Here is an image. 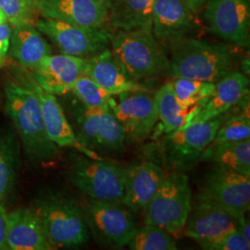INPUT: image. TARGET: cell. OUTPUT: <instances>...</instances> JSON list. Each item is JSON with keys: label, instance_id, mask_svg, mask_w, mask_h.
I'll return each mask as SVG.
<instances>
[{"label": "cell", "instance_id": "obj_1", "mask_svg": "<svg viewBox=\"0 0 250 250\" xmlns=\"http://www.w3.org/2000/svg\"><path fill=\"white\" fill-rule=\"evenodd\" d=\"M5 83L6 112L14 125L24 153L36 166L45 167L59 159V146L46 133L39 99L22 72Z\"/></svg>", "mask_w": 250, "mask_h": 250}, {"label": "cell", "instance_id": "obj_2", "mask_svg": "<svg viewBox=\"0 0 250 250\" xmlns=\"http://www.w3.org/2000/svg\"><path fill=\"white\" fill-rule=\"evenodd\" d=\"M171 78L216 83L233 70L237 54L231 45L185 38L170 45Z\"/></svg>", "mask_w": 250, "mask_h": 250}, {"label": "cell", "instance_id": "obj_3", "mask_svg": "<svg viewBox=\"0 0 250 250\" xmlns=\"http://www.w3.org/2000/svg\"><path fill=\"white\" fill-rule=\"evenodd\" d=\"M32 208L53 250L79 247L88 240L82 206L72 196L45 191L34 200Z\"/></svg>", "mask_w": 250, "mask_h": 250}, {"label": "cell", "instance_id": "obj_4", "mask_svg": "<svg viewBox=\"0 0 250 250\" xmlns=\"http://www.w3.org/2000/svg\"><path fill=\"white\" fill-rule=\"evenodd\" d=\"M109 44L126 73L135 82L170 72V61L151 32L118 30L109 34Z\"/></svg>", "mask_w": 250, "mask_h": 250}, {"label": "cell", "instance_id": "obj_5", "mask_svg": "<svg viewBox=\"0 0 250 250\" xmlns=\"http://www.w3.org/2000/svg\"><path fill=\"white\" fill-rule=\"evenodd\" d=\"M125 168L126 165L116 161L71 153L65 175L72 186L86 197L123 204Z\"/></svg>", "mask_w": 250, "mask_h": 250}, {"label": "cell", "instance_id": "obj_6", "mask_svg": "<svg viewBox=\"0 0 250 250\" xmlns=\"http://www.w3.org/2000/svg\"><path fill=\"white\" fill-rule=\"evenodd\" d=\"M223 122V115L206 121L193 119L188 125L165 134L157 144L163 167L171 171H181L193 166L206 147L213 141Z\"/></svg>", "mask_w": 250, "mask_h": 250}, {"label": "cell", "instance_id": "obj_7", "mask_svg": "<svg viewBox=\"0 0 250 250\" xmlns=\"http://www.w3.org/2000/svg\"><path fill=\"white\" fill-rule=\"evenodd\" d=\"M191 206L192 191L188 176L181 171L166 173L144 212L145 224L180 235L184 232Z\"/></svg>", "mask_w": 250, "mask_h": 250}, {"label": "cell", "instance_id": "obj_8", "mask_svg": "<svg viewBox=\"0 0 250 250\" xmlns=\"http://www.w3.org/2000/svg\"><path fill=\"white\" fill-rule=\"evenodd\" d=\"M71 106L72 129L81 145L97 154H113L125 149V131L112 111L87 107L79 100Z\"/></svg>", "mask_w": 250, "mask_h": 250}, {"label": "cell", "instance_id": "obj_9", "mask_svg": "<svg viewBox=\"0 0 250 250\" xmlns=\"http://www.w3.org/2000/svg\"><path fill=\"white\" fill-rule=\"evenodd\" d=\"M81 206L87 229L99 245L114 250L128 246L136 227L124 204L86 197Z\"/></svg>", "mask_w": 250, "mask_h": 250}, {"label": "cell", "instance_id": "obj_10", "mask_svg": "<svg viewBox=\"0 0 250 250\" xmlns=\"http://www.w3.org/2000/svg\"><path fill=\"white\" fill-rule=\"evenodd\" d=\"M118 96V101L112 99L110 108L125 131L126 144L143 142L159 119L155 96L147 90L125 92Z\"/></svg>", "mask_w": 250, "mask_h": 250}, {"label": "cell", "instance_id": "obj_11", "mask_svg": "<svg viewBox=\"0 0 250 250\" xmlns=\"http://www.w3.org/2000/svg\"><path fill=\"white\" fill-rule=\"evenodd\" d=\"M36 27L62 53L83 59L101 52L109 44L107 30H91L50 18L38 20Z\"/></svg>", "mask_w": 250, "mask_h": 250}, {"label": "cell", "instance_id": "obj_12", "mask_svg": "<svg viewBox=\"0 0 250 250\" xmlns=\"http://www.w3.org/2000/svg\"><path fill=\"white\" fill-rule=\"evenodd\" d=\"M203 8L213 35L237 46H250V0H206Z\"/></svg>", "mask_w": 250, "mask_h": 250}, {"label": "cell", "instance_id": "obj_13", "mask_svg": "<svg viewBox=\"0 0 250 250\" xmlns=\"http://www.w3.org/2000/svg\"><path fill=\"white\" fill-rule=\"evenodd\" d=\"M199 195L236 219L250 210V175L214 167L206 175Z\"/></svg>", "mask_w": 250, "mask_h": 250}, {"label": "cell", "instance_id": "obj_14", "mask_svg": "<svg viewBox=\"0 0 250 250\" xmlns=\"http://www.w3.org/2000/svg\"><path fill=\"white\" fill-rule=\"evenodd\" d=\"M236 229V219L211 200L197 195L184 232L205 250L209 244Z\"/></svg>", "mask_w": 250, "mask_h": 250}, {"label": "cell", "instance_id": "obj_15", "mask_svg": "<svg viewBox=\"0 0 250 250\" xmlns=\"http://www.w3.org/2000/svg\"><path fill=\"white\" fill-rule=\"evenodd\" d=\"M43 18L55 19L91 30H107L106 0H36Z\"/></svg>", "mask_w": 250, "mask_h": 250}, {"label": "cell", "instance_id": "obj_16", "mask_svg": "<svg viewBox=\"0 0 250 250\" xmlns=\"http://www.w3.org/2000/svg\"><path fill=\"white\" fill-rule=\"evenodd\" d=\"M194 15L185 0H154L152 35L163 47H170L195 31Z\"/></svg>", "mask_w": 250, "mask_h": 250}, {"label": "cell", "instance_id": "obj_17", "mask_svg": "<svg viewBox=\"0 0 250 250\" xmlns=\"http://www.w3.org/2000/svg\"><path fill=\"white\" fill-rule=\"evenodd\" d=\"M22 73L39 99L45 130L54 143L59 147H72L92 159H102L99 154L85 148L79 143L57 97L41 88L33 79L30 72L23 68Z\"/></svg>", "mask_w": 250, "mask_h": 250}, {"label": "cell", "instance_id": "obj_18", "mask_svg": "<svg viewBox=\"0 0 250 250\" xmlns=\"http://www.w3.org/2000/svg\"><path fill=\"white\" fill-rule=\"evenodd\" d=\"M84 59L66 54L44 57L36 68L28 71L43 89L54 96L72 92L74 83L83 74Z\"/></svg>", "mask_w": 250, "mask_h": 250}, {"label": "cell", "instance_id": "obj_19", "mask_svg": "<svg viewBox=\"0 0 250 250\" xmlns=\"http://www.w3.org/2000/svg\"><path fill=\"white\" fill-rule=\"evenodd\" d=\"M164 168L153 161L126 165L123 204L137 214L144 213L166 176Z\"/></svg>", "mask_w": 250, "mask_h": 250}, {"label": "cell", "instance_id": "obj_20", "mask_svg": "<svg viewBox=\"0 0 250 250\" xmlns=\"http://www.w3.org/2000/svg\"><path fill=\"white\" fill-rule=\"evenodd\" d=\"M83 74L95 81L111 96L130 91L147 90L126 73L111 49L107 47L84 59Z\"/></svg>", "mask_w": 250, "mask_h": 250}, {"label": "cell", "instance_id": "obj_21", "mask_svg": "<svg viewBox=\"0 0 250 250\" xmlns=\"http://www.w3.org/2000/svg\"><path fill=\"white\" fill-rule=\"evenodd\" d=\"M7 243L9 250H53L32 207L8 212Z\"/></svg>", "mask_w": 250, "mask_h": 250}, {"label": "cell", "instance_id": "obj_22", "mask_svg": "<svg viewBox=\"0 0 250 250\" xmlns=\"http://www.w3.org/2000/svg\"><path fill=\"white\" fill-rule=\"evenodd\" d=\"M249 86L250 80L245 74L235 70L228 72L215 83L213 96L201 107L194 119L206 121L224 115L249 96Z\"/></svg>", "mask_w": 250, "mask_h": 250}, {"label": "cell", "instance_id": "obj_23", "mask_svg": "<svg viewBox=\"0 0 250 250\" xmlns=\"http://www.w3.org/2000/svg\"><path fill=\"white\" fill-rule=\"evenodd\" d=\"M51 54V47L33 23L20 24L11 28L9 55L27 71L36 68L40 61Z\"/></svg>", "mask_w": 250, "mask_h": 250}, {"label": "cell", "instance_id": "obj_24", "mask_svg": "<svg viewBox=\"0 0 250 250\" xmlns=\"http://www.w3.org/2000/svg\"><path fill=\"white\" fill-rule=\"evenodd\" d=\"M106 2L108 23L111 26L122 31L151 32L154 0H106Z\"/></svg>", "mask_w": 250, "mask_h": 250}, {"label": "cell", "instance_id": "obj_25", "mask_svg": "<svg viewBox=\"0 0 250 250\" xmlns=\"http://www.w3.org/2000/svg\"><path fill=\"white\" fill-rule=\"evenodd\" d=\"M20 170V145L15 130L0 127V204L12 195Z\"/></svg>", "mask_w": 250, "mask_h": 250}, {"label": "cell", "instance_id": "obj_26", "mask_svg": "<svg viewBox=\"0 0 250 250\" xmlns=\"http://www.w3.org/2000/svg\"><path fill=\"white\" fill-rule=\"evenodd\" d=\"M198 161L210 162L214 167L250 175V138L230 143L209 144Z\"/></svg>", "mask_w": 250, "mask_h": 250}, {"label": "cell", "instance_id": "obj_27", "mask_svg": "<svg viewBox=\"0 0 250 250\" xmlns=\"http://www.w3.org/2000/svg\"><path fill=\"white\" fill-rule=\"evenodd\" d=\"M159 119L164 134H169L184 125H188L197 116L200 108L185 109L175 99L170 82L162 85L155 94Z\"/></svg>", "mask_w": 250, "mask_h": 250}, {"label": "cell", "instance_id": "obj_28", "mask_svg": "<svg viewBox=\"0 0 250 250\" xmlns=\"http://www.w3.org/2000/svg\"><path fill=\"white\" fill-rule=\"evenodd\" d=\"M170 83L179 105L185 109H201L215 92L214 83L187 78H173Z\"/></svg>", "mask_w": 250, "mask_h": 250}, {"label": "cell", "instance_id": "obj_29", "mask_svg": "<svg viewBox=\"0 0 250 250\" xmlns=\"http://www.w3.org/2000/svg\"><path fill=\"white\" fill-rule=\"evenodd\" d=\"M133 250H176L177 245L173 235L159 226L146 224L136 228L128 244Z\"/></svg>", "mask_w": 250, "mask_h": 250}, {"label": "cell", "instance_id": "obj_30", "mask_svg": "<svg viewBox=\"0 0 250 250\" xmlns=\"http://www.w3.org/2000/svg\"><path fill=\"white\" fill-rule=\"evenodd\" d=\"M72 93L76 99L87 107H96L111 111L112 96L85 74L81 75L74 83Z\"/></svg>", "mask_w": 250, "mask_h": 250}, {"label": "cell", "instance_id": "obj_31", "mask_svg": "<svg viewBox=\"0 0 250 250\" xmlns=\"http://www.w3.org/2000/svg\"><path fill=\"white\" fill-rule=\"evenodd\" d=\"M250 138V106L239 114H235L220 125L214 139L210 144L237 142Z\"/></svg>", "mask_w": 250, "mask_h": 250}, {"label": "cell", "instance_id": "obj_32", "mask_svg": "<svg viewBox=\"0 0 250 250\" xmlns=\"http://www.w3.org/2000/svg\"><path fill=\"white\" fill-rule=\"evenodd\" d=\"M0 9L11 26L33 23L37 13L36 0H0Z\"/></svg>", "mask_w": 250, "mask_h": 250}, {"label": "cell", "instance_id": "obj_33", "mask_svg": "<svg viewBox=\"0 0 250 250\" xmlns=\"http://www.w3.org/2000/svg\"><path fill=\"white\" fill-rule=\"evenodd\" d=\"M205 250H250V243L245 239V237L239 231H237V229H235L207 246Z\"/></svg>", "mask_w": 250, "mask_h": 250}, {"label": "cell", "instance_id": "obj_34", "mask_svg": "<svg viewBox=\"0 0 250 250\" xmlns=\"http://www.w3.org/2000/svg\"><path fill=\"white\" fill-rule=\"evenodd\" d=\"M11 28L9 21L0 24V70L4 66L9 55Z\"/></svg>", "mask_w": 250, "mask_h": 250}, {"label": "cell", "instance_id": "obj_35", "mask_svg": "<svg viewBox=\"0 0 250 250\" xmlns=\"http://www.w3.org/2000/svg\"><path fill=\"white\" fill-rule=\"evenodd\" d=\"M8 212L4 205L0 204V250H9L7 243Z\"/></svg>", "mask_w": 250, "mask_h": 250}, {"label": "cell", "instance_id": "obj_36", "mask_svg": "<svg viewBox=\"0 0 250 250\" xmlns=\"http://www.w3.org/2000/svg\"><path fill=\"white\" fill-rule=\"evenodd\" d=\"M236 229L239 231L245 239L250 243V225L246 214L236 218Z\"/></svg>", "mask_w": 250, "mask_h": 250}, {"label": "cell", "instance_id": "obj_37", "mask_svg": "<svg viewBox=\"0 0 250 250\" xmlns=\"http://www.w3.org/2000/svg\"><path fill=\"white\" fill-rule=\"evenodd\" d=\"M188 5V7L192 10V12L197 15L200 13L201 9H203L206 0H185Z\"/></svg>", "mask_w": 250, "mask_h": 250}, {"label": "cell", "instance_id": "obj_38", "mask_svg": "<svg viewBox=\"0 0 250 250\" xmlns=\"http://www.w3.org/2000/svg\"><path fill=\"white\" fill-rule=\"evenodd\" d=\"M6 21H8L7 17H6V15L4 14V12L2 11V9H0V24L4 23V22H6Z\"/></svg>", "mask_w": 250, "mask_h": 250}]
</instances>
